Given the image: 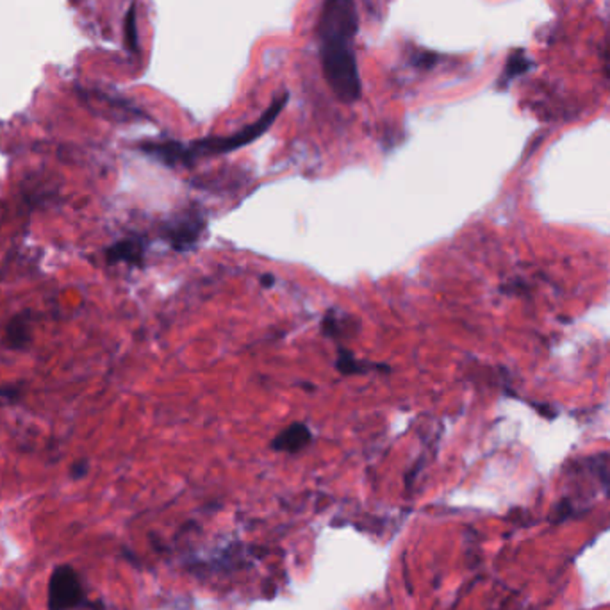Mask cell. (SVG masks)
<instances>
[{
	"mask_svg": "<svg viewBox=\"0 0 610 610\" xmlns=\"http://www.w3.org/2000/svg\"><path fill=\"white\" fill-rule=\"evenodd\" d=\"M357 25L353 0H325L317 20L323 75L334 95L346 103L360 96V75L351 46Z\"/></svg>",
	"mask_w": 610,
	"mask_h": 610,
	"instance_id": "cell-1",
	"label": "cell"
},
{
	"mask_svg": "<svg viewBox=\"0 0 610 610\" xmlns=\"http://www.w3.org/2000/svg\"><path fill=\"white\" fill-rule=\"evenodd\" d=\"M287 103V95L275 98L273 103L262 112V116L259 120H255L253 123L243 127L241 130L230 134V136H218V137H203V139H196L193 143L187 144H180V143H146L143 144V150L150 155H153L155 159L162 161L164 164L169 166H189L198 159L203 157H216V155H225L230 153L244 144L253 143L257 137H260L269 127L271 123L276 120V116L280 114V111L284 109V105Z\"/></svg>",
	"mask_w": 610,
	"mask_h": 610,
	"instance_id": "cell-2",
	"label": "cell"
},
{
	"mask_svg": "<svg viewBox=\"0 0 610 610\" xmlns=\"http://www.w3.org/2000/svg\"><path fill=\"white\" fill-rule=\"evenodd\" d=\"M203 225V216L194 209H187L168 223L164 235L175 250H189L200 239Z\"/></svg>",
	"mask_w": 610,
	"mask_h": 610,
	"instance_id": "cell-3",
	"label": "cell"
},
{
	"mask_svg": "<svg viewBox=\"0 0 610 610\" xmlns=\"http://www.w3.org/2000/svg\"><path fill=\"white\" fill-rule=\"evenodd\" d=\"M312 442V432L305 423H291L285 426L280 433L275 435L271 441V448L275 451H285V453H298L305 449Z\"/></svg>",
	"mask_w": 610,
	"mask_h": 610,
	"instance_id": "cell-4",
	"label": "cell"
},
{
	"mask_svg": "<svg viewBox=\"0 0 610 610\" xmlns=\"http://www.w3.org/2000/svg\"><path fill=\"white\" fill-rule=\"evenodd\" d=\"M335 367L339 373L342 375H359V373H367L371 369H383V371H389L387 366H380V364H375V362H369V360H360V359H355L348 350L344 348H339L337 350V357H335Z\"/></svg>",
	"mask_w": 610,
	"mask_h": 610,
	"instance_id": "cell-5",
	"label": "cell"
},
{
	"mask_svg": "<svg viewBox=\"0 0 610 610\" xmlns=\"http://www.w3.org/2000/svg\"><path fill=\"white\" fill-rule=\"evenodd\" d=\"M109 259L112 262H141L143 259V244L136 239H125L116 243L109 250Z\"/></svg>",
	"mask_w": 610,
	"mask_h": 610,
	"instance_id": "cell-6",
	"label": "cell"
},
{
	"mask_svg": "<svg viewBox=\"0 0 610 610\" xmlns=\"http://www.w3.org/2000/svg\"><path fill=\"white\" fill-rule=\"evenodd\" d=\"M350 323H351V319H350L348 316L339 314V312H335V310H330V312L323 317L321 330H323L325 335L337 339V337L348 335V332H350Z\"/></svg>",
	"mask_w": 610,
	"mask_h": 610,
	"instance_id": "cell-7",
	"label": "cell"
},
{
	"mask_svg": "<svg viewBox=\"0 0 610 610\" xmlns=\"http://www.w3.org/2000/svg\"><path fill=\"white\" fill-rule=\"evenodd\" d=\"M260 284H262V287H271L275 284V276L273 275H264V276H260Z\"/></svg>",
	"mask_w": 610,
	"mask_h": 610,
	"instance_id": "cell-8",
	"label": "cell"
}]
</instances>
